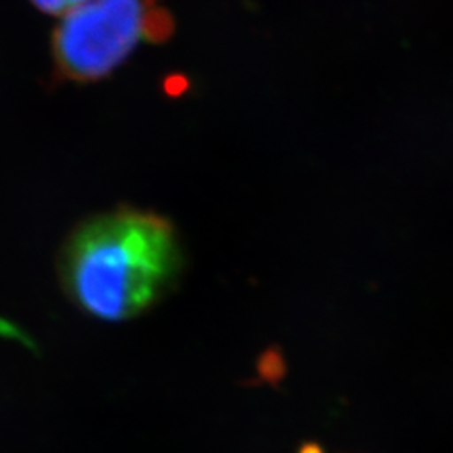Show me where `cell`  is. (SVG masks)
<instances>
[{
	"label": "cell",
	"instance_id": "cell-2",
	"mask_svg": "<svg viewBox=\"0 0 453 453\" xmlns=\"http://www.w3.org/2000/svg\"><path fill=\"white\" fill-rule=\"evenodd\" d=\"M172 34L173 17L163 0H86L54 31L56 71L69 81H97L140 44L163 42Z\"/></svg>",
	"mask_w": 453,
	"mask_h": 453
},
{
	"label": "cell",
	"instance_id": "cell-3",
	"mask_svg": "<svg viewBox=\"0 0 453 453\" xmlns=\"http://www.w3.org/2000/svg\"><path fill=\"white\" fill-rule=\"evenodd\" d=\"M34 5L49 16L65 17L81 7L86 0H31Z\"/></svg>",
	"mask_w": 453,
	"mask_h": 453
},
{
	"label": "cell",
	"instance_id": "cell-1",
	"mask_svg": "<svg viewBox=\"0 0 453 453\" xmlns=\"http://www.w3.org/2000/svg\"><path fill=\"white\" fill-rule=\"evenodd\" d=\"M181 250L173 226L157 213L121 209L78 226L59 257L74 304L103 321H127L175 284Z\"/></svg>",
	"mask_w": 453,
	"mask_h": 453
}]
</instances>
